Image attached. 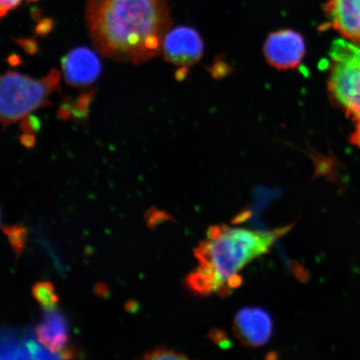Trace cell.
<instances>
[{"label":"cell","instance_id":"1","mask_svg":"<svg viewBox=\"0 0 360 360\" xmlns=\"http://www.w3.org/2000/svg\"><path fill=\"white\" fill-rule=\"evenodd\" d=\"M86 17L102 55L135 64L159 53L170 22L165 0H89Z\"/></svg>","mask_w":360,"mask_h":360},{"label":"cell","instance_id":"2","mask_svg":"<svg viewBox=\"0 0 360 360\" xmlns=\"http://www.w3.org/2000/svg\"><path fill=\"white\" fill-rule=\"evenodd\" d=\"M291 226L265 232L226 225L210 228L205 240L195 250L200 267L187 276V287L200 295L214 292L221 296L231 294L243 282L238 272L252 260L266 253Z\"/></svg>","mask_w":360,"mask_h":360},{"label":"cell","instance_id":"3","mask_svg":"<svg viewBox=\"0 0 360 360\" xmlns=\"http://www.w3.org/2000/svg\"><path fill=\"white\" fill-rule=\"evenodd\" d=\"M60 73L53 69L40 80L8 70L0 84V114L4 128L24 119L39 108L51 105L49 97L60 92Z\"/></svg>","mask_w":360,"mask_h":360},{"label":"cell","instance_id":"4","mask_svg":"<svg viewBox=\"0 0 360 360\" xmlns=\"http://www.w3.org/2000/svg\"><path fill=\"white\" fill-rule=\"evenodd\" d=\"M328 90L346 114L360 120V42L340 39L330 53Z\"/></svg>","mask_w":360,"mask_h":360},{"label":"cell","instance_id":"5","mask_svg":"<svg viewBox=\"0 0 360 360\" xmlns=\"http://www.w3.org/2000/svg\"><path fill=\"white\" fill-rule=\"evenodd\" d=\"M264 55L269 64L278 70L295 69L305 55L304 39L295 31H277L270 34L265 42Z\"/></svg>","mask_w":360,"mask_h":360},{"label":"cell","instance_id":"6","mask_svg":"<svg viewBox=\"0 0 360 360\" xmlns=\"http://www.w3.org/2000/svg\"><path fill=\"white\" fill-rule=\"evenodd\" d=\"M273 319L261 308L245 307L238 310L233 321V333L248 347L256 348L267 344L273 335Z\"/></svg>","mask_w":360,"mask_h":360},{"label":"cell","instance_id":"7","mask_svg":"<svg viewBox=\"0 0 360 360\" xmlns=\"http://www.w3.org/2000/svg\"><path fill=\"white\" fill-rule=\"evenodd\" d=\"M163 52L166 60L175 65L188 67L200 60L204 44L191 27H177L165 36Z\"/></svg>","mask_w":360,"mask_h":360},{"label":"cell","instance_id":"8","mask_svg":"<svg viewBox=\"0 0 360 360\" xmlns=\"http://www.w3.org/2000/svg\"><path fill=\"white\" fill-rule=\"evenodd\" d=\"M61 66L66 83L74 87L89 86L102 70L100 58L87 47L71 49L62 58Z\"/></svg>","mask_w":360,"mask_h":360},{"label":"cell","instance_id":"9","mask_svg":"<svg viewBox=\"0 0 360 360\" xmlns=\"http://www.w3.org/2000/svg\"><path fill=\"white\" fill-rule=\"evenodd\" d=\"M326 10L333 28L348 40L360 42V0H328Z\"/></svg>","mask_w":360,"mask_h":360},{"label":"cell","instance_id":"10","mask_svg":"<svg viewBox=\"0 0 360 360\" xmlns=\"http://www.w3.org/2000/svg\"><path fill=\"white\" fill-rule=\"evenodd\" d=\"M40 344L51 353L57 354L65 347L68 340L65 322L60 314L49 312L35 328Z\"/></svg>","mask_w":360,"mask_h":360},{"label":"cell","instance_id":"11","mask_svg":"<svg viewBox=\"0 0 360 360\" xmlns=\"http://www.w3.org/2000/svg\"><path fill=\"white\" fill-rule=\"evenodd\" d=\"M2 229L8 241H10L16 259H19L26 245L28 229H27L24 222L11 225V226L8 225V226H4Z\"/></svg>","mask_w":360,"mask_h":360},{"label":"cell","instance_id":"12","mask_svg":"<svg viewBox=\"0 0 360 360\" xmlns=\"http://www.w3.org/2000/svg\"><path fill=\"white\" fill-rule=\"evenodd\" d=\"M32 294L35 300L46 310L53 309L58 302L55 287L49 281L36 283L32 288Z\"/></svg>","mask_w":360,"mask_h":360},{"label":"cell","instance_id":"13","mask_svg":"<svg viewBox=\"0 0 360 360\" xmlns=\"http://www.w3.org/2000/svg\"><path fill=\"white\" fill-rule=\"evenodd\" d=\"M96 90H90L79 94L77 98L71 101L72 116L75 121H85L87 120L90 103L94 100Z\"/></svg>","mask_w":360,"mask_h":360},{"label":"cell","instance_id":"14","mask_svg":"<svg viewBox=\"0 0 360 360\" xmlns=\"http://www.w3.org/2000/svg\"><path fill=\"white\" fill-rule=\"evenodd\" d=\"M143 359L150 360H162V359H186L188 357L186 354L177 352L174 349H169L165 347H156L154 349L148 351L143 355Z\"/></svg>","mask_w":360,"mask_h":360},{"label":"cell","instance_id":"15","mask_svg":"<svg viewBox=\"0 0 360 360\" xmlns=\"http://www.w3.org/2000/svg\"><path fill=\"white\" fill-rule=\"evenodd\" d=\"M145 219L147 226L151 229H155L158 225L167 221H172L174 219L172 216L165 211L160 210L156 207H151L147 210L145 214Z\"/></svg>","mask_w":360,"mask_h":360},{"label":"cell","instance_id":"16","mask_svg":"<svg viewBox=\"0 0 360 360\" xmlns=\"http://www.w3.org/2000/svg\"><path fill=\"white\" fill-rule=\"evenodd\" d=\"M20 129L22 132L27 134L38 133L41 129V121L37 116L29 115L22 119Z\"/></svg>","mask_w":360,"mask_h":360},{"label":"cell","instance_id":"17","mask_svg":"<svg viewBox=\"0 0 360 360\" xmlns=\"http://www.w3.org/2000/svg\"><path fill=\"white\" fill-rule=\"evenodd\" d=\"M15 41L30 56H34L39 51V45L33 38L15 39Z\"/></svg>","mask_w":360,"mask_h":360},{"label":"cell","instance_id":"18","mask_svg":"<svg viewBox=\"0 0 360 360\" xmlns=\"http://www.w3.org/2000/svg\"><path fill=\"white\" fill-rule=\"evenodd\" d=\"M22 0H0V15L6 16L8 12L19 6Z\"/></svg>","mask_w":360,"mask_h":360},{"label":"cell","instance_id":"19","mask_svg":"<svg viewBox=\"0 0 360 360\" xmlns=\"http://www.w3.org/2000/svg\"><path fill=\"white\" fill-rule=\"evenodd\" d=\"M71 101H67L62 103V105L58 108V116L62 120H68L72 116Z\"/></svg>","mask_w":360,"mask_h":360},{"label":"cell","instance_id":"20","mask_svg":"<svg viewBox=\"0 0 360 360\" xmlns=\"http://www.w3.org/2000/svg\"><path fill=\"white\" fill-rule=\"evenodd\" d=\"M52 29V21L49 20H44L36 28V32L38 34L44 36L49 33Z\"/></svg>","mask_w":360,"mask_h":360},{"label":"cell","instance_id":"21","mask_svg":"<svg viewBox=\"0 0 360 360\" xmlns=\"http://www.w3.org/2000/svg\"><path fill=\"white\" fill-rule=\"evenodd\" d=\"M20 142L22 146L27 148H33L36 142L34 134L25 133L20 137Z\"/></svg>","mask_w":360,"mask_h":360},{"label":"cell","instance_id":"22","mask_svg":"<svg viewBox=\"0 0 360 360\" xmlns=\"http://www.w3.org/2000/svg\"><path fill=\"white\" fill-rule=\"evenodd\" d=\"M358 123L356 128H355L354 132L351 137L350 141L354 143L355 146L360 148V120H357Z\"/></svg>","mask_w":360,"mask_h":360},{"label":"cell","instance_id":"23","mask_svg":"<svg viewBox=\"0 0 360 360\" xmlns=\"http://www.w3.org/2000/svg\"><path fill=\"white\" fill-rule=\"evenodd\" d=\"M94 292L96 294L101 297H105L108 294V288L103 283H98V285L94 287Z\"/></svg>","mask_w":360,"mask_h":360},{"label":"cell","instance_id":"24","mask_svg":"<svg viewBox=\"0 0 360 360\" xmlns=\"http://www.w3.org/2000/svg\"><path fill=\"white\" fill-rule=\"evenodd\" d=\"M8 64L11 66L20 65L22 63L21 58L18 55H11L8 58Z\"/></svg>","mask_w":360,"mask_h":360},{"label":"cell","instance_id":"25","mask_svg":"<svg viewBox=\"0 0 360 360\" xmlns=\"http://www.w3.org/2000/svg\"><path fill=\"white\" fill-rule=\"evenodd\" d=\"M138 309L139 304L135 302V301H129L127 304H126V309H127L129 312H135Z\"/></svg>","mask_w":360,"mask_h":360},{"label":"cell","instance_id":"26","mask_svg":"<svg viewBox=\"0 0 360 360\" xmlns=\"http://www.w3.org/2000/svg\"><path fill=\"white\" fill-rule=\"evenodd\" d=\"M33 1H34V0H33Z\"/></svg>","mask_w":360,"mask_h":360}]
</instances>
